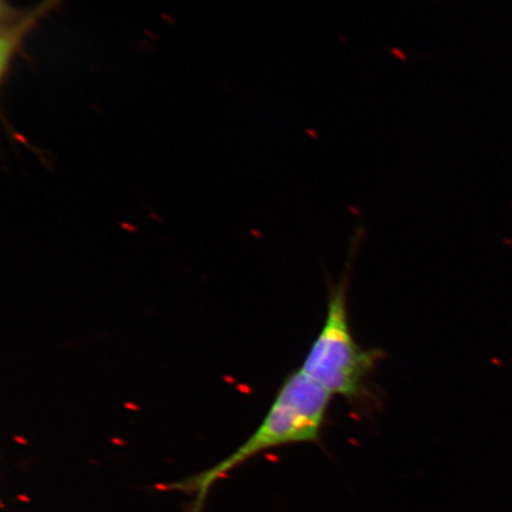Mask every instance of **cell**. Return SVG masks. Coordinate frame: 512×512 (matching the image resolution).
<instances>
[{
  "mask_svg": "<svg viewBox=\"0 0 512 512\" xmlns=\"http://www.w3.org/2000/svg\"><path fill=\"white\" fill-rule=\"evenodd\" d=\"M331 396L302 369L292 371L275 394L264 420L235 452L207 470L179 482L159 485V489L189 496L188 512H203L213 486L249 459L281 446L316 443L323 430Z\"/></svg>",
  "mask_w": 512,
  "mask_h": 512,
  "instance_id": "1",
  "label": "cell"
},
{
  "mask_svg": "<svg viewBox=\"0 0 512 512\" xmlns=\"http://www.w3.org/2000/svg\"><path fill=\"white\" fill-rule=\"evenodd\" d=\"M348 279L345 274L331 287L328 310L318 336L305 357L302 369L334 396L361 401L382 351L366 349L352 334L348 316Z\"/></svg>",
  "mask_w": 512,
  "mask_h": 512,
  "instance_id": "2",
  "label": "cell"
},
{
  "mask_svg": "<svg viewBox=\"0 0 512 512\" xmlns=\"http://www.w3.org/2000/svg\"><path fill=\"white\" fill-rule=\"evenodd\" d=\"M59 0H44V2L27 12L21 19L14 24L9 25V28L2 30V43H0V74L4 80L6 72H8L12 57L15 56L19 46L27 36L32 28L40 18L47 14L50 10L56 8Z\"/></svg>",
  "mask_w": 512,
  "mask_h": 512,
  "instance_id": "3",
  "label": "cell"
}]
</instances>
